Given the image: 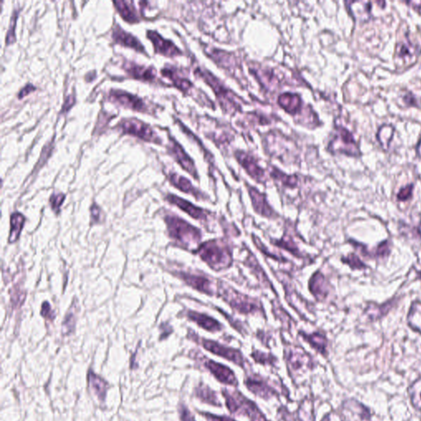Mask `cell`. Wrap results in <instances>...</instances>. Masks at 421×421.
I'll list each match as a JSON object with an SVG mask.
<instances>
[{"label":"cell","instance_id":"6da1fadb","mask_svg":"<svg viewBox=\"0 0 421 421\" xmlns=\"http://www.w3.org/2000/svg\"><path fill=\"white\" fill-rule=\"evenodd\" d=\"M192 252L215 272L226 270L233 264L232 249L223 238H212L202 242Z\"/></svg>","mask_w":421,"mask_h":421},{"label":"cell","instance_id":"7a4b0ae2","mask_svg":"<svg viewBox=\"0 0 421 421\" xmlns=\"http://www.w3.org/2000/svg\"><path fill=\"white\" fill-rule=\"evenodd\" d=\"M218 297L238 313L244 315L261 314L265 317V310L261 300L238 292L224 281H218Z\"/></svg>","mask_w":421,"mask_h":421},{"label":"cell","instance_id":"3957f363","mask_svg":"<svg viewBox=\"0 0 421 421\" xmlns=\"http://www.w3.org/2000/svg\"><path fill=\"white\" fill-rule=\"evenodd\" d=\"M165 220L169 236L179 246L188 249L200 245L202 235L199 228L176 216H168Z\"/></svg>","mask_w":421,"mask_h":421},{"label":"cell","instance_id":"277c9868","mask_svg":"<svg viewBox=\"0 0 421 421\" xmlns=\"http://www.w3.org/2000/svg\"><path fill=\"white\" fill-rule=\"evenodd\" d=\"M222 396L225 399L226 407L231 414L248 416L250 421H268L257 405L245 398L241 392L223 389Z\"/></svg>","mask_w":421,"mask_h":421},{"label":"cell","instance_id":"5b68a950","mask_svg":"<svg viewBox=\"0 0 421 421\" xmlns=\"http://www.w3.org/2000/svg\"><path fill=\"white\" fill-rule=\"evenodd\" d=\"M195 73L201 77L204 82L212 88L224 110L229 113L238 109V105L236 103V100L234 98L233 93L227 88H225L218 77L211 73L209 71L201 70L200 69H197Z\"/></svg>","mask_w":421,"mask_h":421},{"label":"cell","instance_id":"8992f818","mask_svg":"<svg viewBox=\"0 0 421 421\" xmlns=\"http://www.w3.org/2000/svg\"><path fill=\"white\" fill-rule=\"evenodd\" d=\"M188 337L190 339L194 340V342H196L197 343L201 345L205 350H208L214 355L225 358V360H230L237 366H241L244 368L245 360H244L243 354L240 350L235 349V348H231V347H225L224 345L220 344L218 342H215L212 340L199 337L198 335L194 333V331H189Z\"/></svg>","mask_w":421,"mask_h":421},{"label":"cell","instance_id":"52a82bcc","mask_svg":"<svg viewBox=\"0 0 421 421\" xmlns=\"http://www.w3.org/2000/svg\"><path fill=\"white\" fill-rule=\"evenodd\" d=\"M329 150L332 153L345 154L347 156H360V151L352 133L342 126H336L331 141L329 142Z\"/></svg>","mask_w":421,"mask_h":421},{"label":"cell","instance_id":"ba28073f","mask_svg":"<svg viewBox=\"0 0 421 421\" xmlns=\"http://www.w3.org/2000/svg\"><path fill=\"white\" fill-rule=\"evenodd\" d=\"M176 276L182 281L196 290L201 294H207L208 296H217L218 294V281L215 282L209 275L201 273H190L180 272L176 273Z\"/></svg>","mask_w":421,"mask_h":421},{"label":"cell","instance_id":"9c48e42d","mask_svg":"<svg viewBox=\"0 0 421 421\" xmlns=\"http://www.w3.org/2000/svg\"><path fill=\"white\" fill-rule=\"evenodd\" d=\"M249 199L251 200L253 209L255 213L262 218L269 220H276L280 218L278 213L271 206L268 200V197L264 193L260 192L255 186L245 183Z\"/></svg>","mask_w":421,"mask_h":421},{"label":"cell","instance_id":"30bf717a","mask_svg":"<svg viewBox=\"0 0 421 421\" xmlns=\"http://www.w3.org/2000/svg\"><path fill=\"white\" fill-rule=\"evenodd\" d=\"M119 128L123 133L135 136L140 139L158 143L161 142L153 129L148 125L136 119H124L119 123Z\"/></svg>","mask_w":421,"mask_h":421},{"label":"cell","instance_id":"8fae6325","mask_svg":"<svg viewBox=\"0 0 421 421\" xmlns=\"http://www.w3.org/2000/svg\"><path fill=\"white\" fill-rule=\"evenodd\" d=\"M235 157L238 164L243 167V169L253 180L262 184L267 183L268 180L265 170L262 166H260L255 156L244 151H236L235 152Z\"/></svg>","mask_w":421,"mask_h":421},{"label":"cell","instance_id":"7c38bea8","mask_svg":"<svg viewBox=\"0 0 421 421\" xmlns=\"http://www.w3.org/2000/svg\"><path fill=\"white\" fill-rule=\"evenodd\" d=\"M286 362L290 370L293 373L304 372L312 368V358L301 347H292L285 350Z\"/></svg>","mask_w":421,"mask_h":421},{"label":"cell","instance_id":"4fadbf2b","mask_svg":"<svg viewBox=\"0 0 421 421\" xmlns=\"http://www.w3.org/2000/svg\"><path fill=\"white\" fill-rule=\"evenodd\" d=\"M165 199L170 203L175 205L180 209L182 210L183 212H186L188 216H190L191 218H194L195 220H199V221H201H201H207L210 217L213 214L209 210L204 209L201 207H198L190 201H187L185 199H182L180 197L175 196L174 194L167 195Z\"/></svg>","mask_w":421,"mask_h":421},{"label":"cell","instance_id":"5bb4252c","mask_svg":"<svg viewBox=\"0 0 421 421\" xmlns=\"http://www.w3.org/2000/svg\"><path fill=\"white\" fill-rule=\"evenodd\" d=\"M168 149L171 156L178 162V164L180 165V166L187 171L192 177H194L195 180H199V173L194 161L191 159L190 156H188V154L186 153L183 147L180 146V143H177L174 138H170Z\"/></svg>","mask_w":421,"mask_h":421},{"label":"cell","instance_id":"9a60e30c","mask_svg":"<svg viewBox=\"0 0 421 421\" xmlns=\"http://www.w3.org/2000/svg\"><path fill=\"white\" fill-rule=\"evenodd\" d=\"M202 362L204 366L220 383L231 385L234 387L238 386V380L236 379L235 373L231 370V368H228L222 364L217 363L216 361L209 359H206Z\"/></svg>","mask_w":421,"mask_h":421},{"label":"cell","instance_id":"2e32d148","mask_svg":"<svg viewBox=\"0 0 421 421\" xmlns=\"http://www.w3.org/2000/svg\"><path fill=\"white\" fill-rule=\"evenodd\" d=\"M308 288L317 301L323 302L329 296L330 286L325 275L320 271H316L310 278Z\"/></svg>","mask_w":421,"mask_h":421},{"label":"cell","instance_id":"e0dca14e","mask_svg":"<svg viewBox=\"0 0 421 421\" xmlns=\"http://www.w3.org/2000/svg\"><path fill=\"white\" fill-rule=\"evenodd\" d=\"M244 384L249 391L265 400H268L277 394L276 391L271 387L265 379L257 375L247 377V379L244 380Z\"/></svg>","mask_w":421,"mask_h":421},{"label":"cell","instance_id":"ac0fdd59","mask_svg":"<svg viewBox=\"0 0 421 421\" xmlns=\"http://www.w3.org/2000/svg\"><path fill=\"white\" fill-rule=\"evenodd\" d=\"M110 99L111 101L119 103V105L129 108V109L137 110V111H146V104L143 102L142 99L136 95H132L126 92L119 90H112L110 92Z\"/></svg>","mask_w":421,"mask_h":421},{"label":"cell","instance_id":"d6986e66","mask_svg":"<svg viewBox=\"0 0 421 421\" xmlns=\"http://www.w3.org/2000/svg\"><path fill=\"white\" fill-rule=\"evenodd\" d=\"M147 37L153 44L155 50L157 53L162 54L167 57H176L181 55L182 51L171 41L162 37L161 35L154 31L147 32Z\"/></svg>","mask_w":421,"mask_h":421},{"label":"cell","instance_id":"ffe728a7","mask_svg":"<svg viewBox=\"0 0 421 421\" xmlns=\"http://www.w3.org/2000/svg\"><path fill=\"white\" fill-rule=\"evenodd\" d=\"M185 316L188 320L196 323L199 328L210 332H218L223 329V325L219 321L206 313L197 312L194 310H187Z\"/></svg>","mask_w":421,"mask_h":421},{"label":"cell","instance_id":"44dd1931","mask_svg":"<svg viewBox=\"0 0 421 421\" xmlns=\"http://www.w3.org/2000/svg\"><path fill=\"white\" fill-rule=\"evenodd\" d=\"M244 263L251 270L257 281H259L260 284L264 288L269 289L272 292H274V294L277 296V293H276L275 287L273 286V284L271 282L270 279L268 278L265 271L263 270L262 266L260 265L259 262L257 261V257H255V255L249 249Z\"/></svg>","mask_w":421,"mask_h":421},{"label":"cell","instance_id":"7402d4cb","mask_svg":"<svg viewBox=\"0 0 421 421\" xmlns=\"http://www.w3.org/2000/svg\"><path fill=\"white\" fill-rule=\"evenodd\" d=\"M169 180L170 183L173 186H175V188H178L179 190L185 193V194H190L192 196H194L197 200H203L207 201L209 200V197L207 196V194L199 190L196 187H194L190 180L186 179L183 176L177 175V174H170L169 176Z\"/></svg>","mask_w":421,"mask_h":421},{"label":"cell","instance_id":"603a6c76","mask_svg":"<svg viewBox=\"0 0 421 421\" xmlns=\"http://www.w3.org/2000/svg\"><path fill=\"white\" fill-rule=\"evenodd\" d=\"M277 103L289 114L296 115L303 108V101L300 95L295 93L286 92L279 95Z\"/></svg>","mask_w":421,"mask_h":421},{"label":"cell","instance_id":"cb8c5ba5","mask_svg":"<svg viewBox=\"0 0 421 421\" xmlns=\"http://www.w3.org/2000/svg\"><path fill=\"white\" fill-rule=\"evenodd\" d=\"M350 15L357 21L365 22L370 19L372 3L368 1H350L347 2Z\"/></svg>","mask_w":421,"mask_h":421},{"label":"cell","instance_id":"d4e9b609","mask_svg":"<svg viewBox=\"0 0 421 421\" xmlns=\"http://www.w3.org/2000/svg\"><path fill=\"white\" fill-rule=\"evenodd\" d=\"M299 336L310 345L312 349L320 353L323 356L328 355V339L324 334L320 331H314L311 334L305 333V331H299Z\"/></svg>","mask_w":421,"mask_h":421},{"label":"cell","instance_id":"484cf974","mask_svg":"<svg viewBox=\"0 0 421 421\" xmlns=\"http://www.w3.org/2000/svg\"><path fill=\"white\" fill-rule=\"evenodd\" d=\"M113 39H114V41L119 43V45L133 48V50L141 52V53H146L145 49L143 47V45L141 44L140 41L135 37H133V35L125 32L122 28L119 27V26L114 30Z\"/></svg>","mask_w":421,"mask_h":421},{"label":"cell","instance_id":"4316f807","mask_svg":"<svg viewBox=\"0 0 421 421\" xmlns=\"http://www.w3.org/2000/svg\"><path fill=\"white\" fill-rule=\"evenodd\" d=\"M125 70L136 79L152 81L156 77V71L152 67L140 66L131 62H127L124 65Z\"/></svg>","mask_w":421,"mask_h":421},{"label":"cell","instance_id":"83f0119b","mask_svg":"<svg viewBox=\"0 0 421 421\" xmlns=\"http://www.w3.org/2000/svg\"><path fill=\"white\" fill-rule=\"evenodd\" d=\"M88 381L93 393L98 398L101 403H104L106 400V393L109 387L107 382L104 380L101 377L95 374L92 370H89L88 372Z\"/></svg>","mask_w":421,"mask_h":421},{"label":"cell","instance_id":"f1b7e54d","mask_svg":"<svg viewBox=\"0 0 421 421\" xmlns=\"http://www.w3.org/2000/svg\"><path fill=\"white\" fill-rule=\"evenodd\" d=\"M270 242L271 244H273V245L289 252L291 255H294V257H297V258H305L306 257L301 253L300 249L292 236L286 232L284 233L283 236L281 238H278V239L273 238Z\"/></svg>","mask_w":421,"mask_h":421},{"label":"cell","instance_id":"f546056e","mask_svg":"<svg viewBox=\"0 0 421 421\" xmlns=\"http://www.w3.org/2000/svg\"><path fill=\"white\" fill-rule=\"evenodd\" d=\"M194 394L196 396V398H199V400H201L203 403H207L210 405H216V406H221V404L218 399L217 393L205 384H199V387L195 388Z\"/></svg>","mask_w":421,"mask_h":421},{"label":"cell","instance_id":"4dcf8cb0","mask_svg":"<svg viewBox=\"0 0 421 421\" xmlns=\"http://www.w3.org/2000/svg\"><path fill=\"white\" fill-rule=\"evenodd\" d=\"M270 176L286 188H294L298 185V177L296 175H286L275 167H272Z\"/></svg>","mask_w":421,"mask_h":421},{"label":"cell","instance_id":"1f68e13d","mask_svg":"<svg viewBox=\"0 0 421 421\" xmlns=\"http://www.w3.org/2000/svg\"><path fill=\"white\" fill-rule=\"evenodd\" d=\"M114 6L117 10L119 11L125 21L130 23H134L138 21V17L136 13L135 8H133L132 2H125V1H117L114 2Z\"/></svg>","mask_w":421,"mask_h":421},{"label":"cell","instance_id":"d6a6232c","mask_svg":"<svg viewBox=\"0 0 421 421\" xmlns=\"http://www.w3.org/2000/svg\"><path fill=\"white\" fill-rule=\"evenodd\" d=\"M408 325L421 334V302L416 301L411 305L407 316Z\"/></svg>","mask_w":421,"mask_h":421},{"label":"cell","instance_id":"836d02e7","mask_svg":"<svg viewBox=\"0 0 421 421\" xmlns=\"http://www.w3.org/2000/svg\"><path fill=\"white\" fill-rule=\"evenodd\" d=\"M11 230L9 243H14L18 239L25 223V218L20 213H14L11 216Z\"/></svg>","mask_w":421,"mask_h":421},{"label":"cell","instance_id":"e575fe53","mask_svg":"<svg viewBox=\"0 0 421 421\" xmlns=\"http://www.w3.org/2000/svg\"><path fill=\"white\" fill-rule=\"evenodd\" d=\"M162 73L168 78H170L176 88H179L180 90L183 91L184 92H188L190 88H193V84L190 81L180 77L175 72L173 71L172 69H162Z\"/></svg>","mask_w":421,"mask_h":421},{"label":"cell","instance_id":"d590c367","mask_svg":"<svg viewBox=\"0 0 421 421\" xmlns=\"http://www.w3.org/2000/svg\"><path fill=\"white\" fill-rule=\"evenodd\" d=\"M394 133V128L392 125H384L379 128L377 138L384 150H388L389 148Z\"/></svg>","mask_w":421,"mask_h":421},{"label":"cell","instance_id":"8d00e7d4","mask_svg":"<svg viewBox=\"0 0 421 421\" xmlns=\"http://www.w3.org/2000/svg\"><path fill=\"white\" fill-rule=\"evenodd\" d=\"M407 392L414 408L421 411V378L416 379L411 384V386L408 387Z\"/></svg>","mask_w":421,"mask_h":421},{"label":"cell","instance_id":"74e56055","mask_svg":"<svg viewBox=\"0 0 421 421\" xmlns=\"http://www.w3.org/2000/svg\"><path fill=\"white\" fill-rule=\"evenodd\" d=\"M344 406L354 413L357 414L362 420H368L370 418L371 414L369 410L357 401H347L344 403Z\"/></svg>","mask_w":421,"mask_h":421},{"label":"cell","instance_id":"f35d334b","mask_svg":"<svg viewBox=\"0 0 421 421\" xmlns=\"http://www.w3.org/2000/svg\"><path fill=\"white\" fill-rule=\"evenodd\" d=\"M251 237L252 239H253V243L255 244L256 248L262 253V255H265L268 257H271V258H273L275 261H278V262H287V260L285 259L282 256L273 255V253H271L267 249V247L264 245V244L261 241V239H259V238L257 236H255V234H252Z\"/></svg>","mask_w":421,"mask_h":421},{"label":"cell","instance_id":"ab89813d","mask_svg":"<svg viewBox=\"0 0 421 421\" xmlns=\"http://www.w3.org/2000/svg\"><path fill=\"white\" fill-rule=\"evenodd\" d=\"M251 357L257 362L262 365H271L273 366L276 361V358L271 354H266L259 350H254L251 354Z\"/></svg>","mask_w":421,"mask_h":421},{"label":"cell","instance_id":"60d3db41","mask_svg":"<svg viewBox=\"0 0 421 421\" xmlns=\"http://www.w3.org/2000/svg\"><path fill=\"white\" fill-rule=\"evenodd\" d=\"M415 54L416 47H414L409 40H406V42H401L397 48V55L401 58H411V56L415 55Z\"/></svg>","mask_w":421,"mask_h":421},{"label":"cell","instance_id":"b9f144b4","mask_svg":"<svg viewBox=\"0 0 421 421\" xmlns=\"http://www.w3.org/2000/svg\"><path fill=\"white\" fill-rule=\"evenodd\" d=\"M342 262H344L345 264L349 265V267L352 269H365L366 268V264L362 261H360L359 257L355 254H350L346 257H342Z\"/></svg>","mask_w":421,"mask_h":421},{"label":"cell","instance_id":"7bdbcfd3","mask_svg":"<svg viewBox=\"0 0 421 421\" xmlns=\"http://www.w3.org/2000/svg\"><path fill=\"white\" fill-rule=\"evenodd\" d=\"M17 17L18 14L14 13L11 18L10 27L8 29V34L6 37V44L10 45L15 41V27H16Z\"/></svg>","mask_w":421,"mask_h":421},{"label":"cell","instance_id":"ee69618b","mask_svg":"<svg viewBox=\"0 0 421 421\" xmlns=\"http://www.w3.org/2000/svg\"><path fill=\"white\" fill-rule=\"evenodd\" d=\"M63 326H64V334H69L73 331V329H74L75 326L74 312H68Z\"/></svg>","mask_w":421,"mask_h":421},{"label":"cell","instance_id":"f6af8a7d","mask_svg":"<svg viewBox=\"0 0 421 421\" xmlns=\"http://www.w3.org/2000/svg\"><path fill=\"white\" fill-rule=\"evenodd\" d=\"M65 199V195L63 194H53L51 197V204L52 209L55 212V213H58L60 207L62 204L64 202Z\"/></svg>","mask_w":421,"mask_h":421},{"label":"cell","instance_id":"bcb514c9","mask_svg":"<svg viewBox=\"0 0 421 421\" xmlns=\"http://www.w3.org/2000/svg\"><path fill=\"white\" fill-rule=\"evenodd\" d=\"M412 190H413V185L405 186L404 188H402L398 194V199L400 201H406L410 199L412 194Z\"/></svg>","mask_w":421,"mask_h":421},{"label":"cell","instance_id":"7dc6e473","mask_svg":"<svg viewBox=\"0 0 421 421\" xmlns=\"http://www.w3.org/2000/svg\"><path fill=\"white\" fill-rule=\"evenodd\" d=\"M180 416L181 421H195L193 414L191 413L187 406L183 404L180 406Z\"/></svg>","mask_w":421,"mask_h":421},{"label":"cell","instance_id":"c3c4849f","mask_svg":"<svg viewBox=\"0 0 421 421\" xmlns=\"http://www.w3.org/2000/svg\"><path fill=\"white\" fill-rule=\"evenodd\" d=\"M389 254V245L387 241H384L377 247L374 255L376 257H384Z\"/></svg>","mask_w":421,"mask_h":421},{"label":"cell","instance_id":"681fc988","mask_svg":"<svg viewBox=\"0 0 421 421\" xmlns=\"http://www.w3.org/2000/svg\"><path fill=\"white\" fill-rule=\"evenodd\" d=\"M201 416L207 420V421H236L228 416H218L206 412H201Z\"/></svg>","mask_w":421,"mask_h":421},{"label":"cell","instance_id":"f907efd6","mask_svg":"<svg viewBox=\"0 0 421 421\" xmlns=\"http://www.w3.org/2000/svg\"><path fill=\"white\" fill-rule=\"evenodd\" d=\"M91 217H92V223H99L100 218H101V210L99 208L98 206L96 204H93L91 208Z\"/></svg>","mask_w":421,"mask_h":421},{"label":"cell","instance_id":"816d5d0a","mask_svg":"<svg viewBox=\"0 0 421 421\" xmlns=\"http://www.w3.org/2000/svg\"><path fill=\"white\" fill-rule=\"evenodd\" d=\"M41 315L45 317L47 319L52 320L54 318L53 313L51 311V308L50 306V304L48 302L43 303L42 308H41Z\"/></svg>","mask_w":421,"mask_h":421},{"label":"cell","instance_id":"f5cc1de1","mask_svg":"<svg viewBox=\"0 0 421 421\" xmlns=\"http://www.w3.org/2000/svg\"><path fill=\"white\" fill-rule=\"evenodd\" d=\"M322 421H343L340 415L335 412H331L325 416Z\"/></svg>","mask_w":421,"mask_h":421},{"label":"cell","instance_id":"db71d44e","mask_svg":"<svg viewBox=\"0 0 421 421\" xmlns=\"http://www.w3.org/2000/svg\"><path fill=\"white\" fill-rule=\"evenodd\" d=\"M35 89H36V88H35L32 85L26 86V87H25V88L20 92V93H19V98H22V97H24L25 95H28L30 92H33Z\"/></svg>","mask_w":421,"mask_h":421},{"label":"cell","instance_id":"11a10c76","mask_svg":"<svg viewBox=\"0 0 421 421\" xmlns=\"http://www.w3.org/2000/svg\"><path fill=\"white\" fill-rule=\"evenodd\" d=\"M404 101L407 105H412V106H416V97H414L411 94H406L404 96Z\"/></svg>","mask_w":421,"mask_h":421},{"label":"cell","instance_id":"9f6ffc18","mask_svg":"<svg viewBox=\"0 0 421 421\" xmlns=\"http://www.w3.org/2000/svg\"><path fill=\"white\" fill-rule=\"evenodd\" d=\"M73 103H74V97L73 95H69L67 97L65 103H64V110H69L73 105Z\"/></svg>","mask_w":421,"mask_h":421},{"label":"cell","instance_id":"6f0895ef","mask_svg":"<svg viewBox=\"0 0 421 421\" xmlns=\"http://www.w3.org/2000/svg\"><path fill=\"white\" fill-rule=\"evenodd\" d=\"M406 3L421 13V1H409L406 2Z\"/></svg>","mask_w":421,"mask_h":421},{"label":"cell","instance_id":"680465c9","mask_svg":"<svg viewBox=\"0 0 421 421\" xmlns=\"http://www.w3.org/2000/svg\"><path fill=\"white\" fill-rule=\"evenodd\" d=\"M416 151H417V154H418V156H420L421 158V138L419 141L418 144H417V146H416Z\"/></svg>","mask_w":421,"mask_h":421},{"label":"cell","instance_id":"91938a15","mask_svg":"<svg viewBox=\"0 0 421 421\" xmlns=\"http://www.w3.org/2000/svg\"><path fill=\"white\" fill-rule=\"evenodd\" d=\"M418 231H419V235H420V236H421V226H420V227L418 228Z\"/></svg>","mask_w":421,"mask_h":421},{"label":"cell","instance_id":"94428289","mask_svg":"<svg viewBox=\"0 0 421 421\" xmlns=\"http://www.w3.org/2000/svg\"></svg>","mask_w":421,"mask_h":421}]
</instances>
